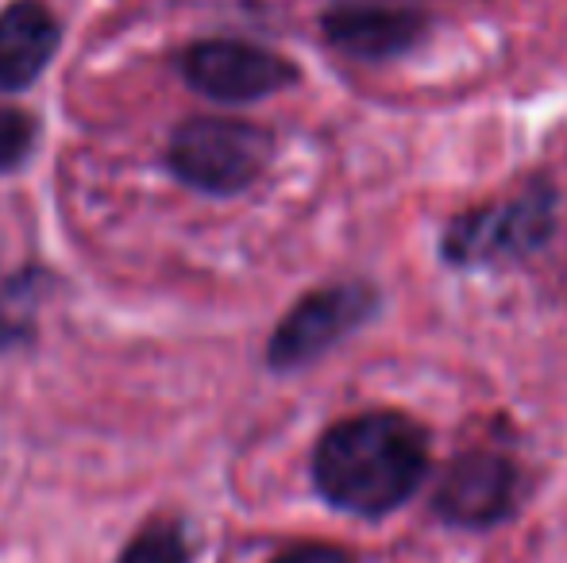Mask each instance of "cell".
I'll use <instances>...</instances> for the list:
<instances>
[{"mask_svg":"<svg viewBox=\"0 0 567 563\" xmlns=\"http://www.w3.org/2000/svg\"><path fill=\"white\" fill-rule=\"evenodd\" d=\"M429 467L425 432L402 414H363L332 425L313 451L317 490L337 510L379 518L417 490Z\"/></svg>","mask_w":567,"mask_h":563,"instance_id":"6da1fadb","label":"cell"},{"mask_svg":"<svg viewBox=\"0 0 567 563\" xmlns=\"http://www.w3.org/2000/svg\"><path fill=\"white\" fill-rule=\"evenodd\" d=\"M267 128L247 121H228V116H194L171 139V170L186 186L202 194H239L247 189L270 163Z\"/></svg>","mask_w":567,"mask_h":563,"instance_id":"7a4b0ae2","label":"cell"},{"mask_svg":"<svg viewBox=\"0 0 567 563\" xmlns=\"http://www.w3.org/2000/svg\"><path fill=\"white\" fill-rule=\"evenodd\" d=\"M182 74L197 93L228 105L259 101L298 82V70L267 46L239 39H205L182 54Z\"/></svg>","mask_w":567,"mask_h":563,"instance_id":"3957f363","label":"cell"},{"mask_svg":"<svg viewBox=\"0 0 567 563\" xmlns=\"http://www.w3.org/2000/svg\"><path fill=\"white\" fill-rule=\"evenodd\" d=\"M371 313H374L371 285H329V290L309 293L278 324L275 340L267 347V359L275 367H301L313 355H321L324 347L337 344L340 336H348Z\"/></svg>","mask_w":567,"mask_h":563,"instance_id":"277c9868","label":"cell"},{"mask_svg":"<svg viewBox=\"0 0 567 563\" xmlns=\"http://www.w3.org/2000/svg\"><path fill=\"white\" fill-rule=\"evenodd\" d=\"M548 232H553V194L529 189L517 201L463 217L449 232L444 251L452 263H486V259L502 256H525Z\"/></svg>","mask_w":567,"mask_h":563,"instance_id":"5b68a950","label":"cell"},{"mask_svg":"<svg viewBox=\"0 0 567 563\" xmlns=\"http://www.w3.org/2000/svg\"><path fill=\"white\" fill-rule=\"evenodd\" d=\"M324 39L351 59L379 62L410 51L429 28L413 0H340L321 20Z\"/></svg>","mask_w":567,"mask_h":563,"instance_id":"8992f818","label":"cell"},{"mask_svg":"<svg viewBox=\"0 0 567 563\" xmlns=\"http://www.w3.org/2000/svg\"><path fill=\"white\" fill-rule=\"evenodd\" d=\"M517 490V475L494 451H463L449 463L436 490V510L452 525H494L509 513Z\"/></svg>","mask_w":567,"mask_h":563,"instance_id":"52a82bcc","label":"cell"},{"mask_svg":"<svg viewBox=\"0 0 567 563\" xmlns=\"http://www.w3.org/2000/svg\"><path fill=\"white\" fill-rule=\"evenodd\" d=\"M59 51V23L39 0H16L0 12V93L28 90Z\"/></svg>","mask_w":567,"mask_h":563,"instance_id":"ba28073f","label":"cell"},{"mask_svg":"<svg viewBox=\"0 0 567 563\" xmlns=\"http://www.w3.org/2000/svg\"><path fill=\"white\" fill-rule=\"evenodd\" d=\"M116 563H189V544L174 521H155L135 533Z\"/></svg>","mask_w":567,"mask_h":563,"instance_id":"9c48e42d","label":"cell"},{"mask_svg":"<svg viewBox=\"0 0 567 563\" xmlns=\"http://www.w3.org/2000/svg\"><path fill=\"white\" fill-rule=\"evenodd\" d=\"M35 136V116L20 113V108H0V170H16V166L28 163Z\"/></svg>","mask_w":567,"mask_h":563,"instance_id":"30bf717a","label":"cell"},{"mask_svg":"<svg viewBox=\"0 0 567 563\" xmlns=\"http://www.w3.org/2000/svg\"><path fill=\"white\" fill-rule=\"evenodd\" d=\"M31 301H35V290L28 285V279H16L0 290V352L20 344V340L28 336Z\"/></svg>","mask_w":567,"mask_h":563,"instance_id":"8fae6325","label":"cell"},{"mask_svg":"<svg viewBox=\"0 0 567 563\" xmlns=\"http://www.w3.org/2000/svg\"><path fill=\"white\" fill-rule=\"evenodd\" d=\"M275 563H351V560L337 549H324V544H301V549L282 552Z\"/></svg>","mask_w":567,"mask_h":563,"instance_id":"7c38bea8","label":"cell"}]
</instances>
